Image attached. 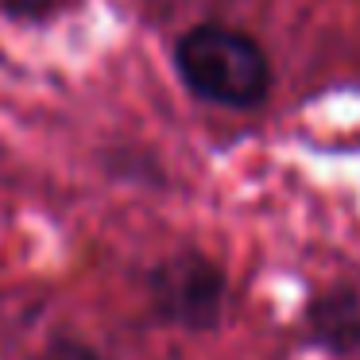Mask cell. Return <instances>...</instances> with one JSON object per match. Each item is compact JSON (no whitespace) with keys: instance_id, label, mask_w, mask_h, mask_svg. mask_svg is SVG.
Wrapping results in <instances>:
<instances>
[{"instance_id":"cell-1","label":"cell","mask_w":360,"mask_h":360,"mask_svg":"<svg viewBox=\"0 0 360 360\" xmlns=\"http://www.w3.org/2000/svg\"><path fill=\"white\" fill-rule=\"evenodd\" d=\"M179 82L217 109H259L271 97V58L256 35L229 24H194L174 39Z\"/></svg>"},{"instance_id":"cell-2","label":"cell","mask_w":360,"mask_h":360,"mask_svg":"<svg viewBox=\"0 0 360 360\" xmlns=\"http://www.w3.org/2000/svg\"><path fill=\"white\" fill-rule=\"evenodd\" d=\"M151 310L179 329H213L225 314V271L202 252H174L148 271Z\"/></svg>"},{"instance_id":"cell-3","label":"cell","mask_w":360,"mask_h":360,"mask_svg":"<svg viewBox=\"0 0 360 360\" xmlns=\"http://www.w3.org/2000/svg\"><path fill=\"white\" fill-rule=\"evenodd\" d=\"M310 337L329 352H356L360 349V295L352 287H333L318 295L306 310Z\"/></svg>"},{"instance_id":"cell-4","label":"cell","mask_w":360,"mask_h":360,"mask_svg":"<svg viewBox=\"0 0 360 360\" xmlns=\"http://www.w3.org/2000/svg\"><path fill=\"white\" fill-rule=\"evenodd\" d=\"M0 12L16 24H51L63 12V0H0Z\"/></svg>"},{"instance_id":"cell-5","label":"cell","mask_w":360,"mask_h":360,"mask_svg":"<svg viewBox=\"0 0 360 360\" xmlns=\"http://www.w3.org/2000/svg\"><path fill=\"white\" fill-rule=\"evenodd\" d=\"M39 360H105L97 349H89L86 341H55Z\"/></svg>"}]
</instances>
